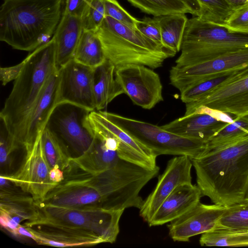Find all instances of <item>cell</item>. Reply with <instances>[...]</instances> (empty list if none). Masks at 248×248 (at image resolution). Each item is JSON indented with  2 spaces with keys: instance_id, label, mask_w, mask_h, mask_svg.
Wrapping results in <instances>:
<instances>
[{
  "instance_id": "obj_27",
  "label": "cell",
  "mask_w": 248,
  "mask_h": 248,
  "mask_svg": "<svg viewBox=\"0 0 248 248\" xmlns=\"http://www.w3.org/2000/svg\"><path fill=\"white\" fill-rule=\"evenodd\" d=\"M160 27L163 46L176 54L181 50L188 20L185 14H173L156 16Z\"/></svg>"
},
{
  "instance_id": "obj_41",
  "label": "cell",
  "mask_w": 248,
  "mask_h": 248,
  "mask_svg": "<svg viewBox=\"0 0 248 248\" xmlns=\"http://www.w3.org/2000/svg\"><path fill=\"white\" fill-rule=\"evenodd\" d=\"M16 236L28 238L34 241V236L31 232L23 225L20 224L16 229L10 232Z\"/></svg>"
},
{
  "instance_id": "obj_1",
  "label": "cell",
  "mask_w": 248,
  "mask_h": 248,
  "mask_svg": "<svg viewBox=\"0 0 248 248\" xmlns=\"http://www.w3.org/2000/svg\"><path fill=\"white\" fill-rule=\"evenodd\" d=\"M202 196L227 207L244 202L248 189V139L191 158Z\"/></svg>"
},
{
  "instance_id": "obj_36",
  "label": "cell",
  "mask_w": 248,
  "mask_h": 248,
  "mask_svg": "<svg viewBox=\"0 0 248 248\" xmlns=\"http://www.w3.org/2000/svg\"><path fill=\"white\" fill-rule=\"evenodd\" d=\"M222 27L232 32L248 34V2L234 9Z\"/></svg>"
},
{
  "instance_id": "obj_31",
  "label": "cell",
  "mask_w": 248,
  "mask_h": 248,
  "mask_svg": "<svg viewBox=\"0 0 248 248\" xmlns=\"http://www.w3.org/2000/svg\"><path fill=\"white\" fill-rule=\"evenodd\" d=\"M142 12L158 16L173 14H190L192 11L181 0H127Z\"/></svg>"
},
{
  "instance_id": "obj_15",
  "label": "cell",
  "mask_w": 248,
  "mask_h": 248,
  "mask_svg": "<svg viewBox=\"0 0 248 248\" xmlns=\"http://www.w3.org/2000/svg\"><path fill=\"white\" fill-rule=\"evenodd\" d=\"M57 103L68 102L96 110L93 87V68L74 59L58 70Z\"/></svg>"
},
{
  "instance_id": "obj_6",
  "label": "cell",
  "mask_w": 248,
  "mask_h": 248,
  "mask_svg": "<svg viewBox=\"0 0 248 248\" xmlns=\"http://www.w3.org/2000/svg\"><path fill=\"white\" fill-rule=\"evenodd\" d=\"M159 168L149 169L120 158L112 168L98 173L104 198L103 207L113 210L140 209L142 188L157 176Z\"/></svg>"
},
{
  "instance_id": "obj_13",
  "label": "cell",
  "mask_w": 248,
  "mask_h": 248,
  "mask_svg": "<svg viewBox=\"0 0 248 248\" xmlns=\"http://www.w3.org/2000/svg\"><path fill=\"white\" fill-rule=\"evenodd\" d=\"M115 76L134 104L150 109L164 100L160 78L153 69L129 64L116 69Z\"/></svg>"
},
{
  "instance_id": "obj_33",
  "label": "cell",
  "mask_w": 248,
  "mask_h": 248,
  "mask_svg": "<svg viewBox=\"0 0 248 248\" xmlns=\"http://www.w3.org/2000/svg\"><path fill=\"white\" fill-rule=\"evenodd\" d=\"M217 225L232 229L248 230V201L226 207Z\"/></svg>"
},
{
  "instance_id": "obj_9",
  "label": "cell",
  "mask_w": 248,
  "mask_h": 248,
  "mask_svg": "<svg viewBox=\"0 0 248 248\" xmlns=\"http://www.w3.org/2000/svg\"><path fill=\"white\" fill-rule=\"evenodd\" d=\"M92 111L68 103H57L45 129L60 143L79 155L90 147L95 133L89 115Z\"/></svg>"
},
{
  "instance_id": "obj_23",
  "label": "cell",
  "mask_w": 248,
  "mask_h": 248,
  "mask_svg": "<svg viewBox=\"0 0 248 248\" xmlns=\"http://www.w3.org/2000/svg\"><path fill=\"white\" fill-rule=\"evenodd\" d=\"M94 133V139L89 148L83 154L73 157L70 167L95 174L112 168L118 162L120 158L117 151L108 148L100 134L95 131Z\"/></svg>"
},
{
  "instance_id": "obj_24",
  "label": "cell",
  "mask_w": 248,
  "mask_h": 248,
  "mask_svg": "<svg viewBox=\"0 0 248 248\" xmlns=\"http://www.w3.org/2000/svg\"><path fill=\"white\" fill-rule=\"evenodd\" d=\"M116 68L108 59L93 68V87L96 110H101L124 91L115 76Z\"/></svg>"
},
{
  "instance_id": "obj_39",
  "label": "cell",
  "mask_w": 248,
  "mask_h": 248,
  "mask_svg": "<svg viewBox=\"0 0 248 248\" xmlns=\"http://www.w3.org/2000/svg\"><path fill=\"white\" fill-rule=\"evenodd\" d=\"M24 64L25 61L23 60L20 63L16 65L8 67H0V79L2 85H5L11 81L15 80L19 74Z\"/></svg>"
},
{
  "instance_id": "obj_46",
  "label": "cell",
  "mask_w": 248,
  "mask_h": 248,
  "mask_svg": "<svg viewBox=\"0 0 248 248\" xmlns=\"http://www.w3.org/2000/svg\"><path fill=\"white\" fill-rule=\"evenodd\" d=\"M247 1L248 2V0H247Z\"/></svg>"
},
{
  "instance_id": "obj_37",
  "label": "cell",
  "mask_w": 248,
  "mask_h": 248,
  "mask_svg": "<svg viewBox=\"0 0 248 248\" xmlns=\"http://www.w3.org/2000/svg\"><path fill=\"white\" fill-rule=\"evenodd\" d=\"M106 16L110 17L127 26L137 29L139 20L124 9L117 0H104Z\"/></svg>"
},
{
  "instance_id": "obj_25",
  "label": "cell",
  "mask_w": 248,
  "mask_h": 248,
  "mask_svg": "<svg viewBox=\"0 0 248 248\" xmlns=\"http://www.w3.org/2000/svg\"><path fill=\"white\" fill-rule=\"evenodd\" d=\"M0 213L19 217L24 221L33 220L38 215V208L32 197L16 191L11 186L0 187Z\"/></svg>"
},
{
  "instance_id": "obj_16",
  "label": "cell",
  "mask_w": 248,
  "mask_h": 248,
  "mask_svg": "<svg viewBox=\"0 0 248 248\" xmlns=\"http://www.w3.org/2000/svg\"><path fill=\"white\" fill-rule=\"evenodd\" d=\"M230 114L201 106L193 113L161 126L169 132L206 143L234 118Z\"/></svg>"
},
{
  "instance_id": "obj_21",
  "label": "cell",
  "mask_w": 248,
  "mask_h": 248,
  "mask_svg": "<svg viewBox=\"0 0 248 248\" xmlns=\"http://www.w3.org/2000/svg\"><path fill=\"white\" fill-rule=\"evenodd\" d=\"M202 196L197 185L186 183L179 186L161 203L149 225H162L178 218L200 202Z\"/></svg>"
},
{
  "instance_id": "obj_20",
  "label": "cell",
  "mask_w": 248,
  "mask_h": 248,
  "mask_svg": "<svg viewBox=\"0 0 248 248\" xmlns=\"http://www.w3.org/2000/svg\"><path fill=\"white\" fill-rule=\"evenodd\" d=\"M89 117L104 127L116 140L117 152L120 158L149 169L157 167V156L151 149L108 119L100 110L92 111Z\"/></svg>"
},
{
  "instance_id": "obj_28",
  "label": "cell",
  "mask_w": 248,
  "mask_h": 248,
  "mask_svg": "<svg viewBox=\"0 0 248 248\" xmlns=\"http://www.w3.org/2000/svg\"><path fill=\"white\" fill-rule=\"evenodd\" d=\"M73 59L93 68L105 61L106 58L96 31L83 30Z\"/></svg>"
},
{
  "instance_id": "obj_18",
  "label": "cell",
  "mask_w": 248,
  "mask_h": 248,
  "mask_svg": "<svg viewBox=\"0 0 248 248\" xmlns=\"http://www.w3.org/2000/svg\"><path fill=\"white\" fill-rule=\"evenodd\" d=\"M226 207L199 202L195 206L168 225L169 234L174 241L187 242L193 236L214 228Z\"/></svg>"
},
{
  "instance_id": "obj_19",
  "label": "cell",
  "mask_w": 248,
  "mask_h": 248,
  "mask_svg": "<svg viewBox=\"0 0 248 248\" xmlns=\"http://www.w3.org/2000/svg\"><path fill=\"white\" fill-rule=\"evenodd\" d=\"M58 70L48 78L42 93L30 111L23 125L20 144L22 149L43 132L53 109L57 104L59 87Z\"/></svg>"
},
{
  "instance_id": "obj_29",
  "label": "cell",
  "mask_w": 248,
  "mask_h": 248,
  "mask_svg": "<svg viewBox=\"0 0 248 248\" xmlns=\"http://www.w3.org/2000/svg\"><path fill=\"white\" fill-rule=\"evenodd\" d=\"M202 246H248V230L235 229L217 225L202 233L200 238Z\"/></svg>"
},
{
  "instance_id": "obj_7",
  "label": "cell",
  "mask_w": 248,
  "mask_h": 248,
  "mask_svg": "<svg viewBox=\"0 0 248 248\" xmlns=\"http://www.w3.org/2000/svg\"><path fill=\"white\" fill-rule=\"evenodd\" d=\"M102 114L128 134L151 149L157 156L169 155H199L206 143L179 136L156 125L120 115L100 110Z\"/></svg>"
},
{
  "instance_id": "obj_4",
  "label": "cell",
  "mask_w": 248,
  "mask_h": 248,
  "mask_svg": "<svg viewBox=\"0 0 248 248\" xmlns=\"http://www.w3.org/2000/svg\"><path fill=\"white\" fill-rule=\"evenodd\" d=\"M107 59L116 69L140 64L155 69L176 54L140 33L113 18L106 16L96 31Z\"/></svg>"
},
{
  "instance_id": "obj_14",
  "label": "cell",
  "mask_w": 248,
  "mask_h": 248,
  "mask_svg": "<svg viewBox=\"0 0 248 248\" xmlns=\"http://www.w3.org/2000/svg\"><path fill=\"white\" fill-rule=\"evenodd\" d=\"M23 225L34 235V241L39 245L72 247L103 243L92 232L39 216Z\"/></svg>"
},
{
  "instance_id": "obj_17",
  "label": "cell",
  "mask_w": 248,
  "mask_h": 248,
  "mask_svg": "<svg viewBox=\"0 0 248 248\" xmlns=\"http://www.w3.org/2000/svg\"><path fill=\"white\" fill-rule=\"evenodd\" d=\"M191 158L187 155H178L170 159L158 178L157 184L140 209V215L147 222L167 197L179 186L192 183Z\"/></svg>"
},
{
  "instance_id": "obj_11",
  "label": "cell",
  "mask_w": 248,
  "mask_h": 248,
  "mask_svg": "<svg viewBox=\"0 0 248 248\" xmlns=\"http://www.w3.org/2000/svg\"><path fill=\"white\" fill-rule=\"evenodd\" d=\"M204 106L240 117L248 115V66L229 76L198 100L186 104L184 115Z\"/></svg>"
},
{
  "instance_id": "obj_35",
  "label": "cell",
  "mask_w": 248,
  "mask_h": 248,
  "mask_svg": "<svg viewBox=\"0 0 248 248\" xmlns=\"http://www.w3.org/2000/svg\"><path fill=\"white\" fill-rule=\"evenodd\" d=\"M228 76L220 77L202 81L188 87L180 92L181 101L186 104L198 100L222 82Z\"/></svg>"
},
{
  "instance_id": "obj_32",
  "label": "cell",
  "mask_w": 248,
  "mask_h": 248,
  "mask_svg": "<svg viewBox=\"0 0 248 248\" xmlns=\"http://www.w3.org/2000/svg\"><path fill=\"white\" fill-rule=\"evenodd\" d=\"M201 13L199 17L205 21L222 26L234 8L226 0H197Z\"/></svg>"
},
{
  "instance_id": "obj_3",
  "label": "cell",
  "mask_w": 248,
  "mask_h": 248,
  "mask_svg": "<svg viewBox=\"0 0 248 248\" xmlns=\"http://www.w3.org/2000/svg\"><path fill=\"white\" fill-rule=\"evenodd\" d=\"M24 60L25 64L0 113L11 136L14 152L22 149L20 138L24 122L48 78L57 70L53 37L32 51Z\"/></svg>"
},
{
  "instance_id": "obj_38",
  "label": "cell",
  "mask_w": 248,
  "mask_h": 248,
  "mask_svg": "<svg viewBox=\"0 0 248 248\" xmlns=\"http://www.w3.org/2000/svg\"><path fill=\"white\" fill-rule=\"evenodd\" d=\"M136 28L144 36L164 47L162 42L159 23L156 16L153 18L145 17L142 20H139Z\"/></svg>"
},
{
  "instance_id": "obj_40",
  "label": "cell",
  "mask_w": 248,
  "mask_h": 248,
  "mask_svg": "<svg viewBox=\"0 0 248 248\" xmlns=\"http://www.w3.org/2000/svg\"><path fill=\"white\" fill-rule=\"evenodd\" d=\"M90 0H65L63 12L80 17Z\"/></svg>"
},
{
  "instance_id": "obj_2",
  "label": "cell",
  "mask_w": 248,
  "mask_h": 248,
  "mask_svg": "<svg viewBox=\"0 0 248 248\" xmlns=\"http://www.w3.org/2000/svg\"><path fill=\"white\" fill-rule=\"evenodd\" d=\"M63 0H3L0 40L14 49L32 51L49 41L61 20Z\"/></svg>"
},
{
  "instance_id": "obj_45",
  "label": "cell",
  "mask_w": 248,
  "mask_h": 248,
  "mask_svg": "<svg viewBox=\"0 0 248 248\" xmlns=\"http://www.w3.org/2000/svg\"><path fill=\"white\" fill-rule=\"evenodd\" d=\"M244 201H248V189Z\"/></svg>"
},
{
  "instance_id": "obj_42",
  "label": "cell",
  "mask_w": 248,
  "mask_h": 248,
  "mask_svg": "<svg viewBox=\"0 0 248 248\" xmlns=\"http://www.w3.org/2000/svg\"><path fill=\"white\" fill-rule=\"evenodd\" d=\"M64 171L59 168H52L49 171L50 180L57 185L64 179Z\"/></svg>"
},
{
  "instance_id": "obj_34",
  "label": "cell",
  "mask_w": 248,
  "mask_h": 248,
  "mask_svg": "<svg viewBox=\"0 0 248 248\" xmlns=\"http://www.w3.org/2000/svg\"><path fill=\"white\" fill-rule=\"evenodd\" d=\"M106 17L104 0H90L80 17L84 30L96 31Z\"/></svg>"
},
{
  "instance_id": "obj_44",
  "label": "cell",
  "mask_w": 248,
  "mask_h": 248,
  "mask_svg": "<svg viewBox=\"0 0 248 248\" xmlns=\"http://www.w3.org/2000/svg\"><path fill=\"white\" fill-rule=\"evenodd\" d=\"M234 8H236L246 3L247 0H226Z\"/></svg>"
},
{
  "instance_id": "obj_8",
  "label": "cell",
  "mask_w": 248,
  "mask_h": 248,
  "mask_svg": "<svg viewBox=\"0 0 248 248\" xmlns=\"http://www.w3.org/2000/svg\"><path fill=\"white\" fill-rule=\"evenodd\" d=\"M36 205L38 216L92 232L103 243H109L115 242L117 239L120 219L124 211L95 205L67 207L42 202Z\"/></svg>"
},
{
  "instance_id": "obj_10",
  "label": "cell",
  "mask_w": 248,
  "mask_h": 248,
  "mask_svg": "<svg viewBox=\"0 0 248 248\" xmlns=\"http://www.w3.org/2000/svg\"><path fill=\"white\" fill-rule=\"evenodd\" d=\"M42 133L23 148L24 155L18 169L5 176L15 186L30 194L37 203L42 202L57 185L49 178L51 169L45 155Z\"/></svg>"
},
{
  "instance_id": "obj_26",
  "label": "cell",
  "mask_w": 248,
  "mask_h": 248,
  "mask_svg": "<svg viewBox=\"0 0 248 248\" xmlns=\"http://www.w3.org/2000/svg\"><path fill=\"white\" fill-rule=\"evenodd\" d=\"M248 139V115L237 117L212 137L204 150L216 151Z\"/></svg>"
},
{
  "instance_id": "obj_22",
  "label": "cell",
  "mask_w": 248,
  "mask_h": 248,
  "mask_svg": "<svg viewBox=\"0 0 248 248\" xmlns=\"http://www.w3.org/2000/svg\"><path fill=\"white\" fill-rule=\"evenodd\" d=\"M83 31L80 17L63 12L53 36L55 45V66L57 70L73 59Z\"/></svg>"
},
{
  "instance_id": "obj_12",
  "label": "cell",
  "mask_w": 248,
  "mask_h": 248,
  "mask_svg": "<svg viewBox=\"0 0 248 248\" xmlns=\"http://www.w3.org/2000/svg\"><path fill=\"white\" fill-rule=\"evenodd\" d=\"M248 66V49L229 53L195 64L170 70V84L180 92L202 81L228 76Z\"/></svg>"
},
{
  "instance_id": "obj_5",
  "label": "cell",
  "mask_w": 248,
  "mask_h": 248,
  "mask_svg": "<svg viewBox=\"0 0 248 248\" xmlns=\"http://www.w3.org/2000/svg\"><path fill=\"white\" fill-rule=\"evenodd\" d=\"M248 49V34L230 31L194 16L188 19L174 66H187Z\"/></svg>"
},
{
  "instance_id": "obj_30",
  "label": "cell",
  "mask_w": 248,
  "mask_h": 248,
  "mask_svg": "<svg viewBox=\"0 0 248 248\" xmlns=\"http://www.w3.org/2000/svg\"><path fill=\"white\" fill-rule=\"evenodd\" d=\"M42 138L45 155L50 168L66 171L71 166L73 158L69 150L54 139L45 129Z\"/></svg>"
},
{
  "instance_id": "obj_43",
  "label": "cell",
  "mask_w": 248,
  "mask_h": 248,
  "mask_svg": "<svg viewBox=\"0 0 248 248\" xmlns=\"http://www.w3.org/2000/svg\"><path fill=\"white\" fill-rule=\"evenodd\" d=\"M188 8L192 11V15L199 16L201 13V8L197 0H181Z\"/></svg>"
}]
</instances>
